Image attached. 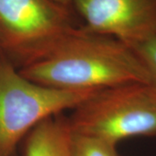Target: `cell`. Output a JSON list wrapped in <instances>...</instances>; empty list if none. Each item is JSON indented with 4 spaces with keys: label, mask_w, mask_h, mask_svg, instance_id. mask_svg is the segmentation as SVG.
Returning <instances> with one entry per match:
<instances>
[{
    "label": "cell",
    "mask_w": 156,
    "mask_h": 156,
    "mask_svg": "<svg viewBox=\"0 0 156 156\" xmlns=\"http://www.w3.org/2000/svg\"><path fill=\"white\" fill-rule=\"evenodd\" d=\"M82 28L128 46L156 36V0H74Z\"/></svg>",
    "instance_id": "obj_5"
},
{
    "label": "cell",
    "mask_w": 156,
    "mask_h": 156,
    "mask_svg": "<svg viewBox=\"0 0 156 156\" xmlns=\"http://www.w3.org/2000/svg\"><path fill=\"white\" fill-rule=\"evenodd\" d=\"M54 2H56V4L61 5L64 6V7H68V8H73V1L74 0H52Z\"/></svg>",
    "instance_id": "obj_9"
},
{
    "label": "cell",
    "mask_w": 156,
    "mask_h": 156,
    "mask_svg": "<svg viewBox=\"0 0 156 156\" xmlns=\"http://www.w3.org/2000/svg\"><path fill=\"white\" fill-rule=\"evenodd\" d=\"M144 65L148 84L156 92V36L129 46Z\"/></svg>",
    "instance_id": "obj_8"
},
{
    "label": "cell",
    "mask_w": 156,
    "mask_h": 156,
    "mask_svg": "<svg viewBox=\"0 0 156 156\" xmlns=\"http://www.w3.org/2000/svg\"><path fill=\"white\" fill-rule=\"evenodd\" d=\"M72 132L117 145L137 136H156V92L148 83H128L95 91L68 116Z\"/></svg>",
    "instance_id": "obj_2"
},
{
    "label": "cell",
    "mask_w": 156,
    "mask_h": 156,
    "mask_svg": "<svg viewBox=\"0 0 156 156\" xmlns=\"http://www.w3.org/2000/svg\"><path fill=\"white\" fill-rule=\"evenodd\" d=\"M94 92L36 83L21 75L0 51V156H18L22 141L38 123L72 110Z\"/></svg>",
    "instance_id": "obj_3"
},
{
    "label": "cell",
    "mask_w": 156,
    "mask_h": 156,
    "mask_svg": "<svg viewBox=\"0 0 156 156\" xmlns=\"http://www.w3.org/2000/svg\"><path fill=\"white\" fill-rule=\"evenodd\" d=\"M18 70L36 83L69 91H96L128 83H148L144 65L128 45L82 27L73 29L44 56Z\"/></svg>",
    "instance_id": "obj_1"
},
{
    "label": "cell",
    "mask_w": 156,
    "mask_h": 156,
    "mask_svg": "<svg viewBox=\"0 0 156 156\" xmlns=\"http://www.w3.org/2000/svg\"><path fill=\"white\" fill-rule=\"evenodd\" d=\"M75 28L72 8L52 0H0V51L17 69Z\"/></svg>",
    "instance_id": "obj_4"
},
{
    "label": "cell",
    "mask_w": 156,
    "mask_h": 156,
    "mask_svg": "<svg viewBox=\"0 0 156 156\" xmlns=\"http://www.w3.org/2000/svg\"><path fill=\"white\" fill-rule=\"evenodd\" d=\"M71 134L69 118L63 113L48 117L23 139L22 156H71Z\"/></svg>",
    "instance_id": "obj_6"
},
{
    "label": "cell",
    "mask_w": 156,
    "mask_h": 156,
    "mask_svg": "<svg viewBox=\"0 0 156 156\" xmlns=\"http://www.w3.org/2000/svg\"><path fill=\"white\" fill-rule=\"evenodd\" d=\"M70 154L71 156H119L115 144L97 136L75 132L71 134Z\"/></svg>",
    "instance_id": "obj_7"
}]
</instances>
